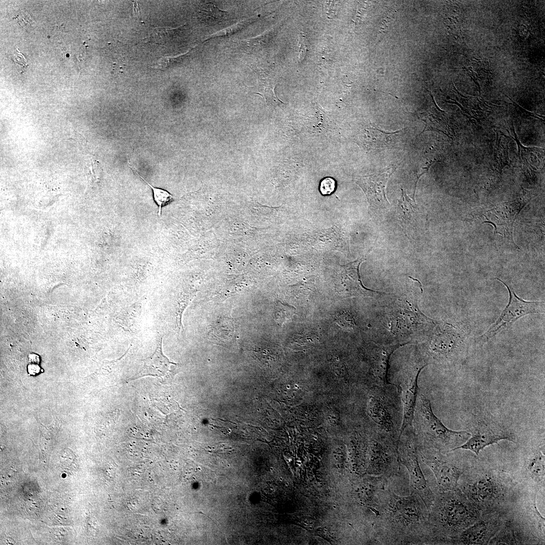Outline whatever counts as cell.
Returning <instances> with one entry per match:
<instances>
[{
    "label": "cell",
    "instance_id": "6da1fadb",
    "mask_svg": "<svg viewBox=\"0 0 545 545\" xmlns=\"http://www.w3.org/2000/svg\"><path fill=\"white\" fill-rule=\"evenodd\" d=\"M429 510L420 497L411 492L399 495L388 484L373 524L376 543L429 544Z\"/></svg>",
    "mask_w": 545,
    "mask_h": 545
},
{
    "label": "cell",
    "instance_id": "7a4b0ae2",
    "mask_svg": "<svg viewBox=\"0 0 545 545\" xmlns=\"http://www.w3.org/2000/svg\"><path fill=\"white\" fill-rule=\"evenodd\" d=\"M457 488L481 513L510 511L520 493L511 475L490 465L478 464L466 469Z\"/></svg>",
    "mask_w": 545,
    "mask_h": 545
},
{
    "label": "cell",
    "instance_id": "3957f363",
    "mask_svg": "<svg viewBox=\"0 0 545 545\" xmlns=\"http://www.w3.org/2000/svg\"><path fill=\"white\" fill-rule=\"evenodd\" d=\"M481 515L458 488L439 490L429 510V544H449Z\"/></svg>",
    "mask_w": 545,
    "mask_h": 545
},
{
    "label": "cell",
    "instance_id": "277c9868",
    "mask_svg": "<svg viewBox=\"0 0 545 545\" xmlns=\"http://www.w3.org/2000/svg\"><path fill=\"white\" fill-rule=\"evenodd\" d=\"M418 447L447 454L455 450L470 437L466 431L447 428L434 414L429 400L418 394L412 422Z\"/></svg>",
    "mask_w": 545,
    "mask_h": 545
},
{
    "label": "cell",
    "instance_id": "5b68a950",
    "mask_svg": "<svg viewBox=\"0 0 545 545\" xmlns=\"http://www.w3.org/2000/svg\"><path fill=\"white\" fill-rule=\"evenodd\" d=\"M398 453L401 465L405 467L409 474L410 491L417 494L429 510L439 488L436 482L426 478L421 469L412 425L406 427L400 434Z\"/></svg>",
    "mask_w": 545,
    "mask_h": 545
},
{
    "label": "cell",
    "instance_id": "8992f818",
    "mask_svg": "<svg viewBox=\"0 0 545 545\" xmlns=\"http://www.w3.org/2000/svg\"><path fill=\"white\" fill-rule=\"evenodd\" d=\"M392 386L394 385L373 386L370 398L369 412L376 429L399 441L403 407L397 388L393 389Z\"/></svg>",
    "mask_w": 545,
    "mask_h": 545
},
{
    "label": "cell",
    "instance_id": "52a82bcc",
    "mask_svg": "<svg viewBox=\"0 0 545 545\" xmlns=\"http://www.w3.org/2000/svg\"><path fill=\"white\" fill-rule=\"evenodd\" d=\"M398 441L374 429L370 443L368 473L389 479L401 476L398 453Z\"/></svg>",
    "mask_w": 545,
    "mask_h": 545
},
{
    "label": "cell",
    "instance_id": "ba28073f",
    "mask_svg": "<svg viewBox=\"0 0 545 545\" xmlns=\"http://www.w3.org/2000/svg\"><path fill=\"white\" fill-rule=\"evenodd\" d=\"M419 459L435 478L439 490H453L457 488L459 480L468 467L453 457L437 450L417 446Z\"/></svg>",
    "mask_w": 545,
    "mask_h": 545
},
{
    "label": "cell",
    "instance_id": "9c48e42d",
    "mask_svg": "<svg viewBox=\"0 0 545 545\" xmlns=\"http://www.w3.org/2000/svg\"><path fill=\"white\" fill-rule=\"evenodd\" d=\"M471 436L455 450H469L477 456L485 447L501 440L516 443V435L510 430L490 417L474 415L469 426Z\"/></svg>",
    "mask_w": 545,
    "mask_h": 545
},
{
    "label": "cell",
    "instance_id": "30bf717a",
    "mask_svg": "<svg viewBox=\"0 0 545 545\" xmlns=\"http://www.w3.org/2000/svg\"><path fill=\"white\" fill-rule=\"evenodd\" d=\"M500 281L508 289L509 301L498 320L488 329L483 335L479 338L481 342H486L497 334L509 327L519 318L530 314L542 313L544 312V301H527L517 296L511 286L503 280Z\"/></svg>",
    "mask_w": 545,
    "mask_h": 545
},
{
    "label": "cell",
    "instance_id": "8fae6325",
    "mask_svg": "<svg viewBox=\"0 0 545 545\" xmlns=\"http://www.w3.org/2000/svg\"><path fill=\"white\" fill-rule=\"evenodd\" d=\"M508 512L481 513L476 522L452 539L449 544H488L501 529Z\"/></svg>",
    "mask_w": 545,
    "mask_h": 545
},
{
    "label": "cell",
    "instance_id": "7c38bea8",
    "mask_svg": "<svg viewBox=\"0 0 545 545\" xmlns=\"http://www.w3.org/2000/svg\"><path fill=\"white\" fill-rule=\"evenodd\" d=\"M362 258L345 265H340L335 274L334 282L336 292L343 298L384 295L383 292L375 291L363 286L359 275V267Z\"/></svg>",
    "mask_w": 545,
    "mask_h": 545
},
{
    "label": "cell",
    "instance_id": "4fadbf2b",
    "mask_svg": "<svg viewBox=\"0 0 545 545\" xmlns=\"http://www.w3.org/2000/svg\"><path fill=\"white\" fill-rule=\"evenodd\" d=\"M522 516L512 508L508 513L502 527L488 544H522L539 543V537L532 531Z\"/></svg>",
    "mask_w": 545,
    "mask_h": 545
},
{
    "label": "cell",
    "instance_id": "5bb4252c",
    "mask_svg": "<svg viewBox=\"0 0 545 545\" xmlns=\"http://www.w3.org/2000/svg\"><path fill=\"white\" fill-rule=\"evenodd\" d=\"M426 365L417 364L411 366L401 375L399 384H395L398 390L403 407L400 435L406 427L412 425L418 394V378L420 371Z\"/></svg>",
    "mask_w": 545,
    "mask_h": 545
},
{
    "label": "cell",
    "instance_id": "9a60e30c",
    "mask_svg": "<svg viewBox=\"0 0 545 545\" xmlns=\"http://www.w3.org/2000/svg\"><path fill=\"white\" fill-rule=\"evenodd\" d=\"M396 168V166H392L378 173L360 177L356 179V183L364 191L373 209H385L390 205L386 197V189L389 179Z\"/></svg>",
    "mask_w": 545,
    "mask_h": 545
},
{
    "label": "cell",
    "instance_id": "2e32d148",
    "mask_svg": "<svg viewBox=\"0 0 545 545\" xmlns=\"http://www.w3.org/2000/svg\"><path fill=\"white\" fill-rule=\"evenodd\" d=\"M526 205L525 201L506 202L491 210L486 211L484 215L488 223L494 225L495 234H500L502 227V235L511 240L516 246L513 240V224L519 211Z\"/></svg>",
    "mask_w": 545,
    "mask_h": 545
},
{
    "label": "cell",
    "instance_id": "e0dca14e",
    "mask_svg": "<svg viewBox=\"0 0 545 545\" xmlns=\"http://www.w3.org/2000/svg\"><path fill=\"white\" fill-rule=\"evenodd\" d=\"M162 340V338L159 337L154 353L143 360L141 368L134 379L149 375L164 379L174 373L180 366L179 364L171 362L164 354Z\"/></svg>",
    "mask_w": 545,
    "mask_h": 545
},
{
    "label": "cell",
    "instance_id": "ac0fdd59",
    "mask_svg": "<svg viewBox=\"0 0 545 545\" xmlns=\"http://www.w3.org/2000/svg\"><path fill=\"white\" fill-rule=\"evenodd\" d=\"M544 454L537 451L527 456L520 467L522 481L535 492L544 486Z\"/></svg>",
    "mask_w": 545,
    "mask_h": 545
},
{
    "label": "cell",
    "instance_id": "d6986e66",
    "mask_svg": "<svg viewBox=\"0 0 545 545\" xmlns=\"http://www.w3.org/2000/svg\"><path fill=\"white\" fill-rule=\"evenodd\" d=\"M404 344L379 346L373 352L371 366L372 382L374 386L394 385L388 380L389 359L393 352Z\"/></svg>",
    "mask_w": 545,
    "mask_h": 545
},
{
    "label": "cell",
    "instance_id": "ffe728a7",
    "mask_svg": "<svg viewBox=\"0 0 545 545\" xmlns=\"http://www.w3.org/2000/svg\"><path fill=\"white\" fill-rule=\"evenodd\" d=\"M418 116L425 124L422 133L426 131H435L452 138L453 129L448 116L437 106L433 100L430 107L419 113Z\"/></svg>",
    "mask_w": 545,
    "mask_h": 545
},
{
    "label": "cell",
    "instance_id": "44dd1931",
    "mask_svg": "<svg viewBox=\"0 0 545 545\" xmlns=\"http://www.w3.org/2000/svg\"><path fill=\"white\" fill-rule=\"evenodd\" d=\"M398 213L402 226L406 228H415L421 219V212L415 202L403 189L401 198L398 202Z\"/></svg>",
    "mask_w": 545,
    "mask_h": 545
},
{
    "label": "cell",
    "instance_id": "7402d4cb",
    "mask_svg": "<svg viewBox=\"0 0 545 545\" xmlns=\"http://www.w3.org/2000/svg\"><path fill=\"white\" fill-rule=\"evenodd\" d=\"M400 131L387 132L371 125L365 130V141L368 147L371 149L392 147L396 142Z\"/></svg>",
    "mask_w": 545,
    "mask_h": 545
},
{
    "label": "cell",
    "instance_id": "603a6c76",
    "mask_svg": "<svg viewBox=\"0 0 545 545\" xmlns=\"http://www.w3.org/2000/svg\"><path fill=\"white\" fill-rule=\"evenodd\" d=\"M276 82L270 79L259 78L254 93L262 96L269 106H276L284 103L276 95L275 88Z\"/></svg>",
    "mask_w": 545,
    "mask_h": 545
},
{
    "label": "cell",
    "instance_id": "cb8c5ba5",
    "mask_svg": "<svg viewBox=\"0 0 545 545\" xmlns=\"http://www.w3.org/2000/svg\"><path fill=\"white\" fill-rule=\"evenodd\" d=\"M198 13L202 21L208 25H215L227 20L228 14L220 9L212 3H205L199 10Z\"/></svg>",
    "mask_w": 545,
    "mask_h": 545
},
{
    "label": "cell",
    "instance_id": "d4e9b609",
    "mask_svg": "<svg viewBox=\"0 0 545 545\" xmlns=\"http://www.w3.org/2000/svg\"><path fill=\"white\" fill-rule=\"evenodd\" d=\"M134 172L151 188L154 201L158 206V215L160 216L162 207L172 202L174 200V196L165 189L154 187L137 171Z\"/></svg>",
    "mask_w": 545,
    "mask_h": 545
},
{
    "label": "cell",
    "instance_id": "484cf974",
    "mask_svg": "<svg viewBox=\"0 0 545 545\" xmlns=\"http://www.w3.org/2000/svg\"><path fill=\"white\" fill-rule=\"evenodd\" d=\"M295 308L289 304L281 302L277 303L276 311V318L279 323H283L287 320L291 319L295 312Z\"/></svg>",
    "mask_w": 545,
    "mask_h": 545
},
{
    "label": "cell",
    "instance_id": "4316f807",
    "mask_svg": "<svg viewBox=\"0 0 545 545\" xmlns=\"http://www.w3.org/2000/svg\"><path fill=\"white\" fill-rule=\"evenodd\" d=\"M195 296V294L180 295L178 298V305L176 313L177 325L179 332H181L182 329V316L183 312Z\"/></svg>",
    "mask_w": 545,
    "mask_h": 545
},
{
    "label": "cell",
    "instance_id": "83f0119b",
    "mask_svg": "<svg viewBox=\"0 0 545 545\" xmlns=\"http://www.w3.org/2000/svg\"><path fill=\"white\" fill-rule=\"evenodd\" d=\"M336 188V181L333 178L328 177L323 178L321 181L319 190L323 195H329L334 192Z\"/></svg>",
    "mask_w": 545,
    "mask_h": 545
},
{
    "label": "cell",
    "instance_id": "f1b7e54d",
    "mask_svg": "<svg viewBox=\"0 0 545 545\" xmlns=\"http://www.w3.org/2000/svg\"><path fill=\"white\" fill-rule=\"evenodd\" d=\"M336 322L345 329H352L354 326L353 318L348 312H340L335 317Z\"/></svg>",
    "mask_w": 545,
    "mask_h": 545
},
{
    "label": "cell",
    "instance_id": "f546056e",
    "mask_svg": "<svg viewBox=\"0 0 545 545\" xmlns=\"http://www.w3.org/2000/svg\"><path fill=\"white\" fill-rule=\"evenodd\" d=\"M250 22L249 21L247 22L245 21L244 22L237 24V25H235L232 27H229L228 28H227L226 29H225L223 31H220L214 34L213 35H212V37L213 38L217 37H224L231 35L233 33L238 32L239 31H240L241 29L245 28L246 26L250 24Z\"/></svg>",
    "mask_w": 545,
    "mask_h": 545
},
{
    "label": "cell",
    "instance_id": "4dcf8cb0",
    "mask_svg": "<svg viewBox=\"0 0 545 545\" xmlns=\"http://www.w3.org/2000/svg\"><path fill=\"white\" fill-rule=\"evenodd\" d=\"M305 36H304V35L303 34H301L300 35V39H299V58L300 61H302V60L304 58V57L305 56L306 52L307 47H306V44H305Z\"/></svg>",
    "mask_w": 545,
    "mask_h": 545
},
{
    "label": "cell",
    "instance_id": "1f68e13d",
    "mask_svg": "<svg viewBox=\"0 0 545 545\" xmlns=\"http://www.w3.org/2000/svg\"><path fill=\"white\" fill-rule=\"evenodd\" d=\"M40 367L37 364H31L28 366L27 370L30 375H35L40 371Z\"/></svg>",
    "mask_w": 545,
    "mask_h": 545
},
{
    "label": "cell",
    "instance_id": "d6a6232c",
    "mask_svg": "<svg viewBox=\"0 0 545 545\" xmlns=\"http://www.w3.org/2000/svg\"><path fill=\"white\" fill-rule=\"evenodd\" d=\"M28 361L31 364H37L39 362V356L34 354H30L28 356Z\"/></svg>",
    "mask_w": 545,
    "mask_h": 545
}]
</instances>
